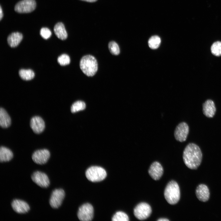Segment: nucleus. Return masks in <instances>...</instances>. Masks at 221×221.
Here are the masks:
<instances>
[{"label": "nucleus", "instance_id": "nucleus-1", "mask_svg": "<svg viewBox=\"0 0 221 221\" xmlns=\"http://www.w3.org/2000/svg\"><path fill=\"white\" fill-rule=\"evenodd\" d=\"M202 154L200 147L193 143H190L185 148L183 158L185 165L189 169H195L200 165Z\"/></svg>", "mask_w": 221, "mask_h": 221}, {"label": "nucleus", "instance_id": "nucleus-2", "mask_svg": "<svg viewBox=\"0 0 221 221\" xmlns=\"http://www.w3.org/2000/svg\"><path fill=\"white\" fill-rule=\"evenodd\" d=\"M79 66L82 72L88 76H92L98 69L97 60L93 56L87 55L83 56L79 62Z\"/></svg>", "mask_w": 221, "mask_h": 221}, {"label": "nucleus", "instance_id": "nucleus-3", "mask_svg": "<svg viewBox=\"0 0 221 221\" xmlns=\"http://www.w3.org/2000/svg\"><path fill=\"white\" fill-rule=\"evenodd\" d=\"M165 197L170 204H175L179 201L180 192L179 186L175 181L171 180L167 185L164 192Z\"/></svg>", "mask_w": 221, "mask_h": 221}, {"label": "nucleus", "instance_id": "nucleus-4", "mask_svg": "<svg viewBox=\"0 0 221 221\" xmlns=\"http://www.w3.org/2000/svg\"><path fill=\"white\" fill-rule=\"evenodd\" d=\"M87 178L92 182H99L103 180L107 174L103 168L98 166H92L88 168L86 172Z\"/></svg>", "mask_w": 221, "mask_h": 221}, {"label": "nucleus", "instance_id": "nucleus-5", "mask_svg": "<svg viewBox=\"0 0 221 221\" xmlns=\"http://www.w3.org/2000/svg\"><path fill=\"white\" fill-rule=\"evenodd\" d=\"M152 212L150 206L145 202H142L138 204L134 210L135 217L138 219L142 220L147 218Z\"/></svg>", "mask_w": 221, "mask_h": 221}, {"label": "nucleus", "instance_id": "nucleus-6", "mask_svg": "<svg viewBox=\"0 0 221 221\" xmlns=\"http://www.w3.org/2000/svg\"><path fill=\"white\" fill-rule=\"evenodd\" d=\"M36 6L35 0H22L16 4L14 10L20 13H29L33 11Z\"/></svg>", "mask_w": 221, "mask_h": 221}, {"label": "nucleus", "instance_id": "nucleus-7", "mask_svg": "<svg viewBox=\"0 0 221 221\" xmlns=\"http://www.w3.org/2000/svg\"><path fill=\"white\" fill-rule=\"evenodd\" d=\"M94 209L89 203L82 205L79 208L77 215L79 219L83 221L91 220L93 217Z\"/></svg>", "mask_w": 221, "mask_h": 221}, {"label": "nucleus", "instance_id": "nucleus-8", "mask_svg": "<svg viewBox=\"0 0 221 221\" xmlns=\"http://www.w3.org/2000/svg\"><path fill=\"white\" fill-rule=\"evenodd\" d=\"M65 196L64 191L62 189H57L52 192L49 200L51 207L54 209L58 208L61 205Z\"/></svg>", "mask_w": 221, "mask_h": 221}, {"label": "nucleus", "instance_id": "nucleus-9", "mask_svg": "<svg viewBox=\"0 0 221 221\" xmlns=\"http://www.w3.org/2000/svg\"><path fill=\"white\" fill-rule=\"evenodd\" d=\"M32 180L40 187L43 188L48 187L50 184L47 175L39 171L34 172L31 176Z\"/></svg>", "mask_w": 221, "mask_h": 221}, {"label": "nucleus", "instance_id": "nucleus-10", "mask_svg": "<svg viewBox=\"0 0 221 221\" xmlns=\"http://www.w3.org/2000/svg\"><path fill=\"white\" fill-rule=\"evenodd\" d=\"M50 155V153L47 149L37 150L33 154L32 159L36 163L39 165H43L47 162Z\"/></svg>", "mask_w": 221, "mask_h": 221}, {"label": "nucleus", "instance_id": "nucleus-11", "mask_svg": "<svg viewBox=\"0 0 221 221\" xmlns=\"http://www.w3.org/2000/svg\"><path fill=\"white\" fill-rule=\"evenodd\" d=\"M189 127L185 122L179 123L176 127L174 133L176 139L180 142L185 141L189 133Z\"/></svg>", "mask_w": 221, "mask_h": 221}, {"label": "nucleus", "instance_id": "nucleus-12", "mask_svg": "<svg viewBox=\"0 0 221 221\" xmlns=\"http://www.w3.org/2000/svg\"><path fill=\"white\" fill-rule=\"evenodd\" d=\"M11 206L13 210L19 214H25L29 212L30 207L25 201L18 200H14L11 202Z\"/></svg>", "mask_w": 221, "mask_h": 221}, {"label": "nucleus", "instance_id": "nucleus-13", "mask_svg": "<svg viewBox=\"0 0 221 221\" xmlns=\"http://www.w3.org/2000/svg\"><path fill=\"white\" fill-rule=\"evenodd\" d=\"M30 126L34 133L39 134L42 133L45 129V122L41 117L35 116L31 119Z\"/></svg>", "mask_w": 221, "mask_h": 221}, {"label": "nucleus", "instance_id": "nucleus-14", "mask_svg": "<svg viewBox=\"0 0 221 221\" xmlns=\"http://www.w3.org/2000/svg\"><path fill=\"white\" fill-rule=\"evenodd\" d=\"M148 173L150 176L154 180H159L163 173V169L161 164L158 162H153L150 165Z\"/></svg>", "mask_w": 221, "mask_h": 221}, {"label": "nucleus", "instance_id": "nucleus-15", "mask_svg": "<svg viewBox=\"0 0 221 221\" xmlns=\"http://www.w3.org/2000/svg\"><path fill=\"white\" fill-rule=\"evenodd\" d=\"M196 194L200 201L205 202L208 201L210 197V192L208 187L205 184L199 185L196 190Z\"/></svg>", "mask_w": 221, "mask_h": 221}, {"label": "nucleus", "instance_id": "nucleus-16", "mask_svg": "<svg viewBox=\"0 0 221 221\" xmlns=\"http://www.w3.org/2000/svg\"><path fill=\"white\" fill-rule=\"evenodd\" d=\"M216 110L214 102L211 100H206L203 104V111L204 114L208 118L214 115Z\"/></svg>", "mask_w": 221, "mask_h": 221}, {"label": "nucleus", "instance_id": "nucleus-17", "mask_svg": "<svg viewBox=\"0 0 221 221\" xmlns=\"http://www.w3.org/2000/svg\"><path fill=\"white\" fill-rule=\"evenodd\" d=\"M23 38L22 34L18 32H13L10 34L7 39L9 45L11 47L17 46Z\"/></svg>", "mask_w": 221, "mask_h": 221}, {"label": "nucleus", "instance_id": "nucleus-18", "mask_svg": "<svg viewBox=\"0 0 221 221\" xmlns=\"http://www.w3.org/2000/svg\"><path fill=\"white\" fill-rule=\"evenodd\" d=\"M54 31L57 37L61 40H65L68 37V34L64 24L59 22L54 26Z\"/></svg>", "mask_w": 221, "mask_h": 221}, {"label": "nucleus", "instance_id": "nucleus-19", "mask_svg": "<svg viewBox=\"0 0 221 221\" xmlns=\"http://www.w3.org/2000/svg\"><path fill=\"white\" fill-rule=\"evenodd\" d=\"M11 123L10 116L6 110L3 108L0 109V125L3 128L9 127Z\"/></svg>", "mask_w": 221, "mask_h": 221}, {"label": "nucleus", "instance_id": "nucleus-20", "mask_svg": "<svg viewBox=\"0 0 221 221\" xmlns=\"http://www.w3.org/2000/svg\"><path fill=\"white\" fill-rule=\"evenodd\" d=\"M13 157V152L10 149L3 146L0 147V162H3L9 161L12 159Z\"/></svg>", "mask_w": 221, "mask_h": 221}, {"label": "nucleus", "instance_id": "nucleus-21", "mask_svg": "<svg viewBox=\"0 0 221 221\" xmlns=\"http://www.w3.org/2000/svg\"><path fill=\"white\" fill-rule=\"evenodd\" d=\"M20 77L23 80H29L32 79L34 77L33 71L30 69H21L19 72Z\"/></svg>", "mask_w": 221, "mask_h": 221}, {"label": "nucleus", "instance_id": "nucleus-22", "mask_svg": "<svg viewBox=\"0 0 221 221\" xmlns=\"http://www.w3.org/2000/svg\"><path fill=\"white\" fill-rule=\"evenodd\" d=\"M161 42L160 38L157 36L151 37L148 42L149 47L153 49L157 48L159 46Z\"/></svg>", "mask_w": 221, "mask_h": 221}, {"label": "nucleus", "instance_id": "nucleus-23", "mask_svg": "<svg viewBox=\"0 0 221 221\" xmlns=\"http://www.w3.org/2000/svg\"><path fill=\"white\" fill-rule=\"evenodd\" d=\"M86 107L85 103L82 101H77L74 103L71 107V111L75 113L84 110Z\"/></svg>", "mask_w": 221, "mask_h": 221}, {"label": "nucleus", "instance_id": "nucleus-24", "mask_svg": "<svg viewBox=\"0 0 221 221\" xmlns=\"http://www.w3.org/2000/svg\"><path fill=\"white\" fill-rule=\"evenodd\" d=\"M113 221H128L129 218L125 213L121 211H118L114 215L112 218Z\"/></svg>", "mask_w": 221, "mask_h": 221}, {"label": "nucleus", "instance_id": "nucleus-25", "mask_svg": "<svg viewBox=\"0 0 221 221\" xmlns=\"http://www.w3.org/2000/svg\"><path fill=\"white\" fill-rule=\"evenodd\" d=\"M108 47L110 52L114 55H118L120 52V48L118 44L114 41H111L108 44Z\"/></svg>", "mask_w": 221, "mask_h": 221}, {"label": "nucleus", "instance_id": "nucleus-26", "mask_svg": "<svg viewBox=\"0 0 221 221\" xmlns=\"http://www.w3.org/2000/svg\"><path fill=\"white\" fill-rule=\"evenodd\" d=\"M212 53L216 56L221 55V42L216 41L213 44L211 47Z\"/></svg>", "mask_w": 221, "mask_h": 221}, {"label": "nucleus", "instance_id": "nucleus-27", "mask_svg": "<svg viewBox=\"0 0 221 221\" xmlns=\"http://www.w3.org/2000/svg\"><path fill=\"white\" fill-rule=\"evenodd\" d=\"M57 61L60 65L65 66L69 64L70 62V59L68 55L64 54L58 57Z\"/></svg>", "mask_w": 221, "mask_h": 221}, {"label": "nucleus", "instance_id": "nucleus-28", "mask_svg": "<svg viewBox=\"0 0 221 221\" xmlns=\"http://www.w3.org/2000/svg\"><path fill=\"white\" fill-rule=\"evenodd\" d=\"M40 34L43 38L47 39L50 37L52 33L49 29L43 27L42 28L40 31Z\"/></svg>", "mask_w": 221, "mask_h": 221}, {"label": "nucleus", "instance_id": "nucleus-29", "mask_svg": "<svg viewBox=\"0 0 221 221\" xmlns=\"http://www.w3.org/2000/svg\"><path fill=\"white\" fill-rule=\"evenodd\" d=\"M3 13L1 6L0 7V20H1L3 17Z\"/></svg>", "mask_w": 221, "mask_h": 221}, {"label": "nucleus", "instance_id": "nucleus-30", "mask_svg": "<svg viewBox=\"0 0 221 221\" xmlns=\"http://www.w3.org/2000/svg\"><path fill=\"white\" fill-rule=\"evenodd\" d=\"M158 221H168L169 220L166 218H161L157 220Z\"/></svg>", "mask_w": 221, "mask_h": 221}, {"label": "nucleus", "instance_id": "nucleus-31", "mask_svg": "<svg viewBox=\"0 0 221 221\" xmlns=\"http://www.w3.org/2000/svg\"><path fill=\"white\" fill-rule=\"evenodd\" d=\"M88 2H94L97 1V0H81Z\"/></svg>", "mask_w": 221, "mask_h": 221}]
</instances>
